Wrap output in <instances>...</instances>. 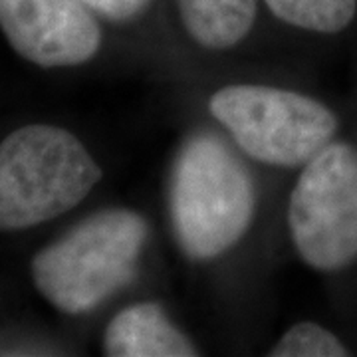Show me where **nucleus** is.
Instances as JSON below:
<instances>
[{
  "mask_svg": "<svg viewBox=\"0 0 357 357\" xmlns=\"http://www.w3.org/2000/svg\"><path fill=\"white\" fill-rule=\"evenodd\" d=\"M177 8L197 46L227 52L241 46L252 32L258 0H177Z\"/></svg>",
  "mask_w": 357,
  "mask_h": 357,
  "instance_id": "6e6552de",
  "label": "nucleus"
},
{
  "mask_svg": "<svg viewBox=\"0 0 357 357\" xmlns=\"http://www.w3.org/2000/svg\"><path fill=\"white\" fill-rule=\"evenodd\" d=\"M84 2L98 16L117 24L139 18L151 4V0H84Z\"/></svg>",
  "mask_w": 357,
  "mask_h": 357,
  "instance_id": "9b49d317",
  "label": "nucleus"
},
{
  "mask_svg": "<svg viewBox=\"0 0 357 357\" xmlns=\"http://www.w3.org/2000/svg\"><path fill=\"white\" fill-rule=\"evenodd\" d=\"M147 241L149 222L137 211L91 213L34 255V288L60 314H89L135 280Z\"/></svg>",
  "mask_w": 357,
  "mask_h": 357,
  "instance_id": "f03ea898",
  "label": "nucleus"
},
{
  "mask_svg": "<svg viewBox=\"0 0 357 357\" xmlns=\"http://www.w3.org/2000/svg\"><path fill=\"white\" fill-rule=\"evenodd\" d=\"M102 347L109 357L199 356L191 337L153 300L119 310L103 332Z\"/></svg>",
  "mask_w": 357,
  "mask_h": 357,
  "instance_id": "0eeeda50",
  "label": "nucleus"
},
{
  "mask_svg": "<svg viewBox=\"0 0 357 357\" xmlns=\"http://www.w3.org/2000/svg\"><path fill=\"white\" fill-rule=\"evenodd\" d=\"M0 32L22 60L44 70L88 64L103 44L84 0H0Z\"/></svg>",
  "mask_w": 357,
  "mask_h": 357,
  "instance_id": "423d86ee",
  "label": "nucleus"
},
{
  "mask_svg": "<svg viewBox=\"0 0 357 357\" xmlns=\"http://www.w3.org/2000/svg\"><path fill=\"white\" fill-rule=\"evenodd\" d=\"M258 211L256 183L227 141L199 131L178 149L169 181V217L181 252L211 262L243 243Z\"/></svg>",
  "mask_w": 357,
  "mask_h": 357,
  "instance_id": "f257e3e1",
  "label": "nucleus"
},
{
  "mask_svg": "<svg viewBox=\"0 0 357 357\" xmlns=\"http://www.w3.org/2000/svg\"><path fill=\"white\" fill-rule=\"evenodd\" d=\"M264 4L284 24L316 34L342 32L357 13V0H264Z\"/></svg>",
  "mask_w": 357,
  "mask_h": 357,
  "instance_id": "1a4fd4ad",
  "label": "nucleus"
},
{
  "mask_svg": "<svg viewBox=\"0 0 357 357\" xmlns=\"http://www.w3.org/2000/svg\"><path fill=\"white\" fill-rule=\"evenodd\" d=\"M103 171L70 129L30 123L0 141V232L40 227L76 208Z\"/></svg>",
  "mask_w": 357,
  "mask_h": 357,
  "instance_id": "7ed1b4c3",
  "label": "nucleus"
},
{
  "mask_svg": "<svg viewBox=\"0 0 357 357\" xmlns=\"http://www.w3.org/2000/svg\"><path fill=\"white\" fill-rule=\"evenodd\" d=\"M208 114L248 159L276 169L304 167L330 145L340 119L316 98L266 84H229L208 100Z\"/></svg>",
  "mask_w": 357,
  "mask_h": 357,
  "instance_id": "20e7f679",
  "label": "nucleus"
},
{
  "mask_svg": "<svg viewBox=\"0 0 357 357\" xmlns=\"http://www.w3.org/2000/svg\"><path fill=\"white\" fill-rule=\"evenodd\" d=\"M272 357H345V344L328 328L316 321H298L282 333L268 349Z\"/></svg>",
  "mask_w": 357,
  "mask_h": 357,
  "instance_id": "9d476101",
  "label": "nucleus"
},
{
  "mask_svg": "<svg viewBox=\"0 0 357 357\" xmlns=\"http://www.w3.org/2000/svg\"><path fill=\"white\" fill-rule=\"evenodd\" d=\"M296 255L316 272H340L357 262V147L332 141L302 167L288 208Z\"/></svg>",
  "mask_w": 357,
  "mask_h": 357,
  "instance_id": "39448f33",
  "label": "nucleus"
}]
</instances>
